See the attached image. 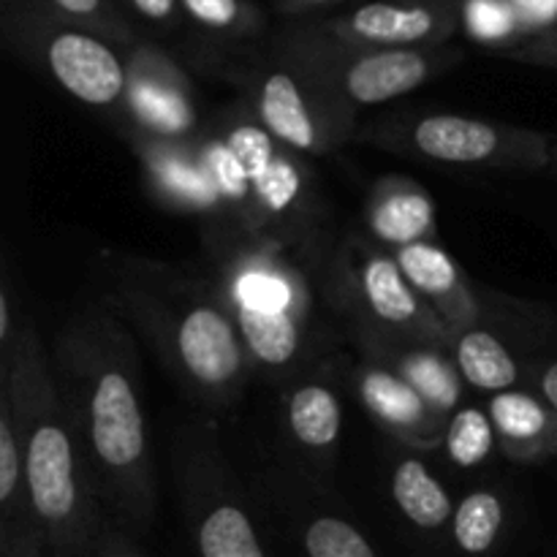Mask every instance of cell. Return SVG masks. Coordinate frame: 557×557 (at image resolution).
<instances>
[{
    "instance_id": "6da1fadb",
    "label": "cell",
    "mask_w": 557,
    "mask_h": 557,
    "mask_svg": "<svg viewBox=\"0 0 557 557\" xmlns=\"http://www.w3.org/2000/svg\"><path fill=\"white\" fill-rule=\"evenodd\" d=\"M52 362L98 504L114 525L145 533L158 487L128 330L103 305L76 310L54 337Z\"/></svg>"
},
{
    "instance_id": "7a4b0ae2",
    "label": "cell",
    "mask_w": 557,
    "mask_h": 557,
    "mask_svg": "<svg viewBox=\"0 0 557 557\" xmlns=\"http://www.w3.org/2000/svg\"><path fill=\"white\" fill-rule=\"evenodd\" d=\"M0 397L14 417L25 484L49 557H90L109 517L92 493L52 354L33 321L20 324L14 346L0 354Z\"/></svg>"
},
{
    "instance_id": "3957f363",
    "label": "cell",
    "mask_w": 557,
    "mask_h": 557,
    "mask_svg": "<svg viewBox=\"0 0 557 557\" xmlns=\"http://www.w3.org/2000/svg\"><path fill=\"white\" fill-rule=\"evenodd\" d=\"M117 299L114 305L145 326L194 395L223 406L243 392L253 359L218 286L158 277L150 270L125 277Z\"/></svg>"
},
{
    "instance_id": "277c9868",
    "label": "cell",
    "mask_w": 557,
    "mask_h": 557,
    "mask_svg": "<svg viewBox=\"0 0 557 557\" xmlns=\"http://www.w3.org/2000/svg\"><path fill=\"white\" fill-rule=\"evenodd\" d=\"M218 292L253 364L288 370L308 341L313 294L297 259L272 239L218 234Z\"/></svg>"
},
{
    "instance_id": "5b68a950",
    "label": "cell",
    "mask_w": 557,
    "mask_h": 557,
    "mask_svg": "<svg viewBox=\"0 0 557 557\" xmlns=\"http://www.w3.org/2000/svg\"><path fill=\"white\" fill-rule=\"evenodd\" d=\"M275 52L302 69L341 107L357 114L362 107L395 101L417 90L441 71L460 63V52L446 47L375 49L346 47L310 30L305 22L277 36Z\"/></svg>"
},
{
    "instance_id": "8992f818",
    "label": "cell",
    "mask_w": 557,
    "mask_h": 557,
    "mask_svg": "<svg viewBox=\"0 0 557 557\" xmlns=\"http://www.w3.org/2000/svg\"><path fill=\"white\" fill-rule=\"evenodd\" d=\"M332 294L357 330V341L428 343L451 351L444 321L422 302L395 253L370 237H348L335 253Z\"/></svg>"
},
{
    "instance_id": "52a82bcc",
    "label": "cell",
    "mask_w": 557,
    "mask_h": 557,
    "mask_svg": "<svg viewBox=\"0 0 557 557\" xmlns=\"http://www.w3.org/2000/svg\"><path fill=\"white\" fill-rule=\"evenodd\" d=\"M362 139L389 152L417 156L446 166L539 174L549 172L553 163V134L466 114L430 112L384 120Z\"/></svg>"
},
{
    "instance_id": "ba28073f",
    "label": "cell",
    "mask_w": 557,
    "mask_h": 557,
    "mask_svg": "<svg viewBox=\"0 0 557 557\" xmlns=\"http://www.w3.org/2000/svg\"><path fill=\"white\" fill-rule=\"evenodd\" d=\"M5 36L44 65L76 101L96 109H123L128 92V65L98 33L27 0H5Z\"/></svg>"
},
{
    "instance_id": "9c48e42d",
    "label": "cell",
    "mask_w": 557,
    "mask_h": 557,
    "mask_svg": "<svg viewBox=\"0 0 557 557\" xmlns=\"http://www.w3.org/2000/svg\"><path fill=\"white\" fill-rule=\"evenodd\" d=\"M245 92L250 117L297 156H330L357 125V114L341 107L275 49L248 71Z\"/></svg>"
},
{
    "instance_id": "30bf717a",
    "label": "cell",
    "mask_w": 557,
    "mask_h": 557,
    "mask_svg": "<svg viewBox=\"0 0 557 557\" xmlns=\"http://www.w3.org/2000/svg\"><path fill=\"white\" fill-rule=\"evenodd\" d=\"M218 134L232 147L248 180L253 201V239L283 245L305 239V232L315 221L319 196L302 156L272 139L248 112L234 117Z\"/></svg>"
},
{
    "instance_id": "8fae6325",
    "label": "cell",
    "mask_w": 557,
    "mask_h": 557,
    "mask_svg": "<svg viewBox=\"0 0 557 557\" xmlns=\"http://www.w3.org/2000/svg\"><path fill=\"white\" fill-rule=\"evenodd\" d=\"M460 0H375L332 20L305 22L313 33L346 47H444L462 22Z\"/></svg>"
},
{
    "instance_id": "7c38bea8",
    "label": "cell",
    "mask_w": 557,
    "mask_h": 557,
    "mask_svg": "<svg viewBox=\"0 0 557 557\" xmlns=\"http://www.w3.org/2000/svg\"><path fill=\"white\" fill-rule=\"evenodd\" d=\"M123 112L131 136L169 141L201 136L194 85L158 49L136 47L131 54Z\"/></svg>"
},
{
    "instance_id": "4fadbf2b",
    "label": "cell",
    "mask_w": 557,
    "mask_h": 557,
    "mask_svg": "<svg viewBox=\"0 0 557 557\" xmlns=\"http://www.w3.org/2000/svg\"><path fill=\"white\" fill-rule=\"evenodd\" d=\"M136 158L145 169L152 196L163 207L183 215H199L223 223V201L205 152V134L196 139L169 141L131 136Z\"/></svg>"
},
{
    "instance_id": "5bb4252c",
    "label": "cell",
    "mask_w": 557,
    "mask_h": 557,
    "mask_svg": "<svg viewBox=\"0 0 557 557\" xmlns=\"http://www.w3.org/2000/svg\"><path fill=\"white\" fill-rule=\"evenodd\" d=\"M357 392L370 417L413 451H433L444 444L446 422L400 373L386 364L368 362L357 370Z\"/></svg>"
},
{
    "instance_id": "9a60e30c",
    "label": "cell",
    "mask_w": 557,
    "mask_h": 557,
    "mask_svg": "<svg viewBox=\"0 0 557 557\" xmlns=\"http://www.w3.org/2000/svg\"><path fill=\"white\" fill-rule=\"evenodd\" d=\"M185 482L199 557H267L245 506L228 495L215 476H205L201 466H196V457Z\"/></svg>"
},
{
    "instance_id": "2e32d148",
    "label": "cell",
    "mask_w": 557,
    "mask_h": 557,
    "mask_svg": "<svg viewBox=\"0 0 557 557\" xmlns=\"http://www.w3.org/2000/svg\"><path fill=\"white\" fill-rule=\"evenodd\" d=\"M392 253L413 292L444 321L451 335L482 321V302L468 283L466 272L435 239L406 245Z\"/></svg>"
},
{
    "instance_id": "e0dca14e",
    "label": "cell",
    "mask_w": 557,
    "mask_h": 557,
    "mask_svg": "<svg viewBox=\"0 0 557 557\" xmlns=\"http://www.w3.org/2000/svg\"><path fill=\"white\" fill-rule=\"evenodd\" d=\"M0 557H49L22 468V446L9 403L0 397Z\"/></svg>"
},
{
    "instance_id": "ac0fdd59",
    "label": "cell",
    "mask_w": 557,
    "mask_h": 557,
    "mask_svg": "<svg viewBox=\"0 0 557 557\" xmlns=\"http://www.w3.org/2000/svg\"><path fill=\"white\" fill-rule=\"evenodd\" d=\"M364 226L370 239L386 250L433 239L435 201L419 183L408 177H381L370 188L364 205Z\"/></svg>"
},
{
    "instance_id": "d6986e66",
    "label": "cell",
    "mask_w": 557,
    "mask_h": 557,
    "mask_svg": "<svg viewBox=\"0 0 557 557\" xmlns=\"http://www.w3.org/2000/svg\"><path fill=\"white\" fill-rule=\"evenodd\" d=\"M362 351L373 362L386 364L400 373L441 417L449 419L460 411L462 381L449 348L428 346V343H386V341H359Z\"/></svg>"
},
{
    "instance_id": "ffe728a7",
    "label": "cell",
    "mask_w": 557,
    "mask_h": 557,
    "mask_svg": "<svg viewBox=\"0 0 557 557\" xmlns=\"http://www.w3.org/2000/svg\"><path fill=\"white\" fill-rule=\"evenodd\" d=\"M498 446L509 460L547 462L557 457V413L539 395L509 389L487 403Z\"/></svg>"
},
{
    "instance_id": "44dd1931",
    "label": "cell",
    "mask_w": 557,
    "mask_h": 557,
    "mask_svg": "<svg viewBox=\"0 0 557 557\" xmlns=\"http://www.w3.org/2000/svg\"><path fill=\"white\" fill-rule=\"evenodd\" d=\"M451 359L460 370L466 386L482 395H500L520 384V362L493 330L482 321L466 326L451 341Z\"/></svg>"
},
{
    "instance_id": "7402d4cb",
    "label": "cell",
    "mask_w": 557,
    "mask_h": 557,
    "mask_svg": "<svg viewBox=\"0 0 557 557\" xmlns=\"http://www.w3.org/2000/svg\"><path fill=\"white\" fill-rule=\"evenodd\" d=\"M389 493L400 515L424 533H441L451 525L455 504L441 479L417 455L400 457L392 468Z\"/></svg>"
},
{
    "instance_id": "603a6c76",
    "label": "cell",
    "mask_w": 557,
    "mask_h": 557,
    "mask_svg": "<svg viewBox=\"0 0 557 557\" xmlns=\"http://www.w3.org/2000/svg\"><path fill=\"white\" fill-rule=\"evenodd\" d=\"M286 430L299 449L330 457L343 430V406L335 389L321 381L294 386L286 400Z\"/></svg>"
},
{
    "instance_id": "cb8c5ba5",
    "label": "cell",
    "mask_w": 557,
    "mask_h": 557,
    "mask_svg": "<svg viewBox=\"0 0 557 557\" xmlns=\"http://www.w3.org/2000/svg\"><path fill=\"white\" fill-rule=\"evenodd\" d=\"M451 542L466 557H484L498 547L506 528V500L495 490H473L451 517Z\"/></svg>"
},
{
    "instance_id": "d4e9b609",
    "label": "cell",
    "mask_w": 557,
    "mask_h": 557,
    "mask_svg": "<svg viewBox=\"0 0 557 557\" xmlns=\"http://www.w3.org/2000/svg\"><path fill=\"white\" fill-rule=\"evenodd\" d=\"M498 446L493 419L484 408H460L449 417L444 433V449L449 460L460 468H476L490 460Z\"/></svg>"
},
{
    "instance_id": "484cf974",
    "label": "cell",
    "mask_w": 557,
    "mask_h": 557,
    "mask_svg": "<svg viewBox=\"0 0 557 557\" xmlns=\"http://www.w3.org/2000/svg\"><path fill=\"white\" fill-rule=\"evenodd\" d=\"M27 3L52 11L60 20L87 27L107 41L134 44V30L112 0H27Z\"/></svg>"
},
{
    "instance_id": "4316f807",
    "label": "cell",
    "mask_w": 557,
    "mask_h": 557,
    "mask_svg": "<svg viewBox=\"0 0 557 557\" xmlns=\"http://www.w3.org/2000/svg\"><path fill=\"white\" fill-rule=\"evenodd\" d=\"M302 549L308 557H379L351 522L335 515L313 517L302 528Z\"/></svg>"
},
{
    "instance_id": "83f0119b",
    "label": "cell",
    "mask_w": 557,
    "mask_h": 557,
    "mask_svg": "<svg viewBox=\"0 0 557 557\" xmlns=\"http://www.w3.org/2000/svg\"><path fill=\"white\" fill-rule=\"evenodd\" d=\"M183 9L196 25L212 33L248 36L261 27V14L248 0H183Z\"/></svg>"
},
{
    "instance_id": "f1b7e54d",
    "label": "cell",
    "mask_w": 557,
    "mask_h": 557,
    "mask_svg": "<svg viewBox=\"0 0 557 557\" xmlns=\"http://www.w3.org/2000/svg\"><path fill=\"white\" fill-rule=\"evenodd\" d=\"M462 20L468 22L473 36L484 44L506 41L511 36V47H515L525 38L515 5L504 3V0H468L462 9Z\"/></svg>"
},
{
    "instance_id": "f546056e",
    "label": "cell",
    "mask_w": 557,
    "mask_h": 557,
    "mask_svg": "<svg viewBox=\"0 0 557 557\" xmlns=\"http://www.w3.org/2000/svg\"><path fill=\"white\" fill-rule=\"evenodd\" d=\"M511 60H520L528 65H542V69H557V22L544 30L525 36L520 44L506 49Z\"/></svg>"
},
{
    "instance_id": "4dcf8cb0",
    "label": "cell",
    "mask_w": 557,
    "mask_h": 557,
    "mask_svg": "<svg viewBox=\"0 0 557 557\" xmlns=\"http://www.w3.org/2000/svg\"><path fill=\"white\" fill-rule=\"evenodd\" d=\"M90 557H145L139 553L134 542H131V533L123 531L120 525H114L112 520H107L101 536H98L96 549Z\"/></svg>"
},
{
    "instance_id": "1f68e13d",
    "label": "cell",
    "mask_w": 557,
    "mask_h": 557,
    "mask_svg": "<svg viewBox=\"0 0 557 557\" xmlns=\"http://www.w3.org/2000/svg\"><path fill=\"white\" fill-rule=\"evenodd\" d=\"M533 384H536L539 397L557 413V359H549L533 370Z\"/></svg>"
},
{
    "instance_id": "d6a6232c",
    "label": "cell",
    "mask_w": 557,
    "mask_h": 557,
    "mask_svg": "<svg viewBox=\"0 0 557 557\" xmlns=\"http://www.w3.org/2000/svg\"><path fill=\"white\" fill-rule=\"evenodd\" d=\"M16 332H20V326L14 330V313H11L9 283L3 281V288H0V354H5L11 346H14Z\"/></svg>"
},
{
    "instance_id": "836d02e7",
    "label": "cell",
    "mask_w": 557,
    "mask_h": 557,
    "mask_svg": "<svg viewBox=\"0 0 557 557\" xmlns=\"http://www.w3.org/2000/svg\"><path fill=\"white\" fill-rule=\"evenodd\" d=\"M128 3L150 22H169L177 16V5L183 0H128Z\"/></svg>"
},
{
    "instance_id": "e575fe53",
    "label": "cell",
    "mask_w": 557,
    "mask_h": 557,
    "mask_svg": "<svg viewBox=\"0 0 557 557\" xmlns=\"http://www.w3.org/2000/svg\"><path fill=\"white\" fill-rule=\"evenodd\" d=\"M330 3H335V0H277V9L286 16H305L310 14V11H319Z\"/></svg>"
},
{
    "instance_id": "d590c367",
    "label": "cell",
    "mask_w": 557,
    "mask_h": 557,
    "mask_svg": "<svg viewBox=\"0 0 557 557\" xmlns=\"http://www.w3.org/2000/svg\"><path fill=\"white\" fill-rule=\"evenodd\" d=\"M549 174L557 177V134H553V163H549Z\"/></svg>"
}]
</instances>
